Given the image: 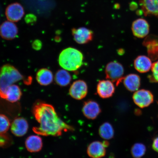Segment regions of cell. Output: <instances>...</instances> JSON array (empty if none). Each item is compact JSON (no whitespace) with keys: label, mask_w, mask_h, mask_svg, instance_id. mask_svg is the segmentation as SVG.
<instances>
[{"label":"cell","mask_w":158,"mask_h":158,"mask_svg":"<svg viewBox=\"0 0 158 158\" xmlns=\"http://www.w3.org/2000/svg\"><path fill=\"white\" fill-rule=\"evenodd\" d=\"M32 112L39 124L33 127V131L38 135L59 136L64 131H73L74 128L63 121L59 117L55 108L51 105L38 102L33 106Z\"/></svg>","instance_id":"cell-1"},{"label":"cell","mask_w":158,"mask_h":158,"mask_svg":"<svg viewBox=\"0 0 158 158\" xmlns=\"http://www.w3.org/2000/svg\"><path fill=\"white\" fill-rule=\"evenodd\" d=\"M84 55L80 51L73 47H68L59 54L58 62L61 67L67 71L74 72L82 66Z\"/></svg>","instance_id":"cell-2"},{"label":"cell","mask_w":158,"mask_h":158,"mask_svg":"<svg viewBox=\"0 0 158 158\" xmlns=\"http://www.w3.org/2000/svg\"><path fill=\"white\" fill-rule=\"evenodd\" d=\"M23 79V75L12 65H3L0 70V97L4 99L7 89Z\"/></svg>","instance_id":"cell-3"},{"label":"cell","mask_w":158,"mask_h":158,"mask_svg":"<svg viewBox=\"0 0 158 158\" xmlns=\"http://www.w3.org/2000/svg\"><path fill=\"white\" fill-rule=\"evenodd\" d=\"M124 72L123 66L120 63L116 61H112L106 65V78L115 83L116 86H118L123 81Z\"/></svg>","instance_id":"cell-4"},{"label":"cell","mask_w":158,"mask_h":158,"mask_svg":"<svg viewBox=\"0 0 158 158\" xmlns=\"http://www.w3.org/2000/svg\"><path fill=\"white\" fill-rule=\"evenodd\" d=\"M133 101L136 105L140 108L148 107L153 103L154 96L152 94L145 89L136 91L133 96Z\"/></svg>","instance_id":"cell-5"},{"label":"cell","mask_w":158,"mask_h":158,"mask_svg":"<svg viewBox=\"0 0 158 158\" xmlns=\"http://www.w3.org/2000/svg\"><path fill=\"white\" fill-rule=\"evenodd\" d=\"M72 32L74 40L78 44H87L94 38L93 31L85 27L73 28Z\"/></svg>","instance_id":"cell-6"},{"label":"cell","mask_w":158,"mask_h":158,"mask_svg":"<svg viewBox=\"0 0 158 158\" xmlns=\"http://www.w3.org/2000/svg\"><path fill=\"white\" fill-rule=\"evenodd\" d=\"M87 84L85 81L78 80L71 85L69 93L72 97L76 100H81L84 98L88 94Z\"/></svg>","instance_id":"cell-7"},{"label":"cell","mask_w":158,"mask_h":158,"mask_svg":"<svg viewBox=\"0 0 158 158\" xmlns=\"http://www.w3.org/2000/svg\"><path fill=\"white\" fill-rule=\"evenodd\" d=\"M131 29L134 36L139 38H143L149 34V25L146 19H138L132 23Z\"/></svg>","instance_id":"cell-8"},{"label":"cell","mask_w":158,"mask_h":158,"mask_svg":"<svg viewBox=\"0 0 158 158\" xmlns=\"http://www.w3.org/2000/svg\"><path fill=\"white\" fill-rule=\"evenodd\" d=\"M82 112L85 117L88 119L94 120L99 115L101 109L97 102L90 100L84 102Z\"/></svg>","instance_id":"cell-9"},{"label":"cell","mask_w":158,"mask_h":158,"mask_svg":"<svg viewBox=\"0 0 158 158\" xmlns=\"http://www.w3.org/2000/svg\"><path fill=\"white\" fill-rule=\"evenodd\" d=\"M25 14L22 6L18 3H12L7 7L6 15L9 21L17 22L23 18Z\"/></svg>","instance_id":"cell-10"},{"label":"cell","mask_w":158,"mask_h":158,"mask_svg":"<svg viewBox=\"0 0 158 158\" xmlns=\"http://www.w3.org/2000/svg\"><path fill=\"white\" fill-rule=\"evenodd\" d=\"M18 29L14 22L6 21L0 26V35L2 38L11 40L17 36Z\"/></svg>","instance_id":"cell-11"},{"label":"cell","mask_w":158,"mask_h":158,"mask_svg":"<svg viewBox=\"0 0 158 158\" xmlns=\"http://www.w3.org/2000/svg\"><path fill=\"white\" fill-rule=\"evenodd\" d=\"M115 92L113 82L110 80L100 81L97 86V92L98 96L102 98L111 97Z\"/></svg>","instance_id":"cell-12"},{"label":"cell","mask_w":158,"mask_h":158,"mask_svg":"<svg viewBox=\"0 0 158 158\" xmlns=\"http://www.w3.org/2000/svg\"><path fill=\"white\" fill-rule=\"evenodd\" d=\"M29 124L24 118L19 117L15 118L11 124V133L17 137H21L27 133Z\"/></svg>","instance_id":"cell-13"},{"label":"cell","mask_w":158,"mask_h":158,"mask_svg":"<svg viewBox=\"0 0 158 158\" xmlns=\"http://www.w3.org/2000/svg\"><path fill=\"white\" fill-rule=\"evenodd\" d=\"M139 4L144 15L158 18V0H139Z\"/></svg>","instance_id":"cell-14"},{"label":"cell","mask_w":158,"mask_h":158,"mask_svg":"<svg viewBox=\"0 0 158 158\" xmlns=\"http://www.w3.org/2000/svg\"><path fill=\"white\" fill-rule=\"evenodd\" d=\"M106 148L102 142L95 141L89 145L87 152L90 158H102L106 155Z\"/></svg>","instance_id":"cell-15"},{"label":"cell","mask_w":158,"mask_h":158,"mask_svg":"<svg viewBox=\"0 0 158 158\" xmlns=\"http://www.w3.org/2000/svg\"><path fill=\"white\" fill-rule=\"evenodd\" d=\"M25 147L30 152L40 151L43 147L42 139L37 135H31L27 138L25 142Z\"/></svg>","instance_id":"cell-16"},{"label":"cell","mask_w":158,"mask_h":158,"mask_svg":"<svg viewBox=\"0 0 158 158\" xmlns=\"http://www.w3.org/2000/svg\"><path fill=\"white\" fill-rule=\"evenodd\" d=\"M134 64L136 70L141 73L149 72L152 66L151 59L145 55L138 56L134 60Z\"/></svg>","instance_id":"cell-17"},{"label":"cell","mask_w":158,"mask_h":158,"mask_svg":"<svg viewBox=\"0 0 158 158\" xmlns=\"http://www.w3.org/2000/svg\"><path fill=\"white\" fill-rule=\"evenodd\" d=\"M123 81L124 86L130 92L136 91L141 85V78L136 74H128L124 77Z\"/></svg>","instance_id":"cell-18"},{"label":"cell","mask_w":158,"mask_h":158,"mask_svg":"<svg viewBox=\"0 0 158 158\" xmlns=\"http://www.w3.org/2000/svg\"><path fill=\"white\" fill-rule=\"evenodd\" d=\"M36 79L40 85L42 86H48L52 82L54 76L52 72L49 69L42 68L37 72Z\"/></svg>","instance_id":"cell-19"},{"label":"cell","mask_w":158,"mask_h":158,"mask_svg":"<svg viewBox=\"0 0 158 158\" xmlns=\"http://www.w3.org/2000/svg\"><path fill=\"white\" fill-rule=\"evenodd\" d=\"M22 94L21 89L19 86L14 84L7 89L4 99L10 102H16L20 99Z\"/></svg>","instance_id":"cell-20"},{"label":"cell","mask_w":158,"mask_h":158,"mask_svg":"<svg viewBox=\"0 0 158 158\" xmlns=\"http://www.w3.org/2000/svg\"><path fill=\"white\" fill-rule=\"evenodd\" d=\"M54 79L56 84L60 86L68 85L72 81L71 75L68 71L64 69L58 70L55 75Z\"/></svg>","instance_id":"cell-21"},{"label":"cell","mask_w":158,"mask_h":158,"mask_svg":"<svg viewBox=\"0 0 158 158\" xmlns=\"http://www.w3.org/2000/svg\"><path fill=\"white\" fill-rule=\"evenodd\" d=\"M99 134L100 137L106 140L112 139L114 135V130L112 125L108 122H105L99 128Z\"/></svg>","instance_id":"cell-22"},{"label":"cell","mask_w":158,"mask_h":158,"mask_svg":"<svg viewBox=\"0 0 158 158\" xmlns=\"http://www.w3.org/2000/svg\"><path fill=\"white\" fill-rule=\"evenodd\" d=\"M146 151V146L141 143L134 144L131 149V155L134 158H141L145 155Z\"/></svg>","instance_id":"cell-23"},{"label":"cell","mask_w":158,"mask_h":158,"mask_svg":"<svg viewBox=\"0 0 158 158\" xmlns=\"http://www.w3.org/2000/svg\"><path fill=\"white\" fill-rule=\"evenodd\" d=\"M10 126L9 118L4 114H0V136H6Z\"/></svg>","instance_id":"cell-24"},{"label":"cell","mask_w":158,"mask_h":158,"mask_svg":"<svg viewBox=\"0 0 158 158\" xmlns=\"http://www.w3.org/2000/svg\"><path fill=\"white\" fill-rule=\"evenodd\" d=\"M151 69L154 80L158 82V60L152 64Z\"/></svg>","instance_id":"cell-25"},{"label":"cell","mask_w":158,"mask_h":158,"mask_svg":"<svg viewBox=\"0 0 158 158\" xmlns=\"http://www.w3.org/2000/svg\"><path fill=\"white\" fill-rule=\"evenodd\" d=\"M32 47L33 49L36 51L40 50L42 47V43L39 40H35L32 43Z\"/></svg>","instance_id":"cell-26"},{"label":"cell","mask_w":158,"mask_h":158,"mask_svg":"<svg viewBox=\"0 0 158 158\" xmlns=\"http://www.w3.org/2000/svg\"><path fill=\"white\" fill-rule=\"evenodd\" d=\"M25 19L27 23H31L35 22L36 20V18L34 15H29L26 16Z\"/></svg>","instance_id":"cell-27"},{"label":"cell","mask_w":158,"mask_h":158,"mask_svg":"<svg viewBox=\"0 0 158 158\" xmlns=\"http://www.w3.org/2000/svg\"><path fill=\"white\" fill-rule=\"evenodd\" d=\"M152 148L154 151L158 153V137L154 139Z\"/></svg>","instance_id":"cell-28"},{"label":"cell","mask_w":158,"mask_h":158,"mask_svg":"<svg viewBox=\"0 0 158 158\" xmlns=\"http://www.w3.org/2000/svg\"><path fill=\"white\" fill-rule=\"evenodd\" d=\"M102 143H103L104 146L106 148L108 147L109 145V142L107 141H104L102 142Z\"/></svg>","instance_id":"cell-29"}]
</instances>
